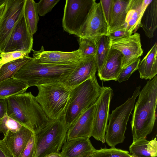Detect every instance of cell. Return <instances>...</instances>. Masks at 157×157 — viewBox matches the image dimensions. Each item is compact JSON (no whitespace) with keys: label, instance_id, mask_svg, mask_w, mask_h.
<instances>
[{"label":"cell","instance_id":"d4e9b609","mask_svg":"<svg viewBox=\"0 0 157 157\" xmlns=\"http://www.w3.org/2000/svg\"><path fill=\"white\" fill-rule=\"evenodd\" d=\"M22 81L14 77L0 82V99L25 92L29 88Z\"/></svg>","mask_w":157,"mask_h":157},{"label":"cell","instance_id":"ffe728a7","mask_svg":"<svg viewBox=\"0 0 157 157\" xmlns=\"http://www.w3.org/2000/svg\"><path fill=\"white\" fill-rule=\"evenodd\" d=\"M34 134L27 128L22 126L17 132H9L2 140L15 157H20L29 141Z\"/></svg>","mask_w":157,"mask_h":157},{"label":"cell","instance_id":"484cf974","mask_svg":"<svg viewBox=\"0 0 157 157\" xmlns=\"http://www.w3.org/2000/svg\"><path fill=\"white\" fill-rule=\"evenodd\" d=\"M24 15L27 25L33 35L37 30L39 20L36 3L34 0H25Z\"/></svg>","mask_w":157,"mask_h":157},{"label":"cell","instance_id":"836d02e7","mask_svg":"<svg viewBox=\"0 0 157 157\" xmlns=\"http://www.w3.org/2000/svg\"><path fill=\"white\" fill-rule=\"evenodd\" d=\"M36 149V136L34 134L29 141L20 157H35Z\"/></svg>","mask_w":157,"mask_h":157},{"label":"cell","instance_id":"ac0fdd59","mask_svg":"<svg viewBox=\"0 0 157 157\" xmlns=\"http://www.w3.org/2000/svg\"><path fill=\"white\" fill-rule=\"evenodd\" d=\"M152 0H129L126 10V29L131 34L140 27L141 20L147 5Z\"/></svg>","mask_w":157,"mask_h":157},{"label":"cell","instance_id":"4316f807","mask_svg":"<svg viewBox=\"0 0 157 157\" xmlns=\"http://www.w3.org/2000/svg\"><path fill=\"white\" fill-rule=\"evenodd\" d=\"M32 58L29 56L3 64L0 68V82L14 77L19 70Z\"/></svg>","mask_w":157,"mask_h":157},{"label":"cell","instance_id":"f35d334b","mask_svg":"<svg viewBox=\"0 0 157 157\" xmlns=\"http://www.w3.org/2000/svg\"><path fill=\"white\" fill-rule=\"evenodd\" d=\"M6 106L5 99H0V124L1 121L6 113Z\"/></svg>","mask_w":157,"mask_h":157},{"label":"cell","instance_id":"9a60e30c","mask_svg":"<svg viewBox=\"0 0 157 157\" xmlns=\"http://www.w3.org/2000/svg\"><path fill=\"white\" fill-rule=\"evenodd\" d=\"M97 66L94 56L84 57L75 69L61 82L72 90L88 79L95 76Z\"/></svg>","mask_w":157,"mask_h":157},{"label":"cell","instance_id":"e575fe53","mask_svg":"<svg viewBox=\"0 0 157 157\" xmlns=\"http://www.w3.org/2000/svg\"><path fill=\"white\" fill-rule=\"evenodd\" d=\"M3 64L20 58L29 56V54L21 51H15L1 54Z\"/></svg>","mask_w":157,"mask_h":157},{"label":"cell","instance_id":"f546056e","mask_svg":"<svg viewBox=\"0 0 157 157\" xmlns=\"http://www.w3.org/2000/svg\"><path fill=\"white\" fill-rule=\"evenodd\" d=\"M23 126L18 122L9 117L6 113L2 119L0 124V132L4 136L9 132H15L19 130Z\"/></svg>","mask_w":157,"mask_h":157},{"label":"cell","instance_id":"5bb4252c","mask_svg":"<svg viewBox=\"0 0 157 157\" xmlns=\"http://www.w3.org/2000/svg\"><path fill=\"white\" fill-rule=\"evenodd\" d=\"M33 36L23 15L13 29L3 53L21 51L29 54L33 49Z\"/></svg>","mask_w":157,"mask_h":157},{"label":"cell","instance_id":"7402d4cb","mask_svg":"<svg viewBox=\"0 0 157 157\" xmlns=\"http://www.w3.org/2000/svg\"><path fill=\"white\" fill-rule=\"evenodd\" d=\"M157 44L155 43L138 66L140 78L146 80L152 79L157 74Z\"/></svg>","mask_w":157,"mask_h":157},{"label":"cell","instance_id":"3957f363","mask_svg":"<svg viewBox=\"0 0 157 157\" xmlns=\"http://www.w3.org/2000/svg\"><path fill=\"white\" fill-rule=\"evenodd\" d=\"M76 66L39 63L32 57L14 77L25 83L29 87L47 83L62 82Z\"/></svg>","mask_w":157,"mask_h":157},{"label":"cell","instance_id":"8992f818","mask_svg":"<svg viewBox=\"0 0 157 157\" xmlns=\"http://www.w3.org/2000/svg\"><path fill=\"white\" fill-rule=\"evenodd\" d=\"M70 125L64 117L50 120L47 125L35 134L36 149L35 157H44L53 153H59L67 139Z\"/></svg>","mask_w":157,"mask_h":157},{"label":"cell","instance_id":"4dcf8cb0","mask_svg":"<svg viewBox=\"0 0 157 157\" xmlns=\"http://www.w3.org/2000/svg\"><path fill=\"white\" fill-rule=\"evenodd\" d=\"M79 48L83 57L95 56L96 50V44L93 41L88 39L78 38V40Z\"/></svg>","mask_w":157,"mask_h":157},{"label":"cell","instance_id":"603a6c76","mask_svg":"<svg viewBox=\"0 0 157 157\" xmlns=\"http://www.w3.org/2000/svg\"><path fill=\"white\" fill-rule=\"evenodd\" d=\"M140 27L149 38L153 37L157 27V0H152L147 6L141 20Z\"/></svg>","mask_w":157,"mask_h":157},{"label":"cell","instance_id":"83f0119b","mask_svg":"<svg viewBox=\"0 0 157 157\" xmlns=\"http://www.w3.org/2000/svg\"><path fill=\"white\" fill-rule=\"evenodd\" d=\"M110 40L107 36L100 37L96 42V50L95 57L99 72L103 67L110 48Z\"/></svg>","mask_w":157,"mask_h":157},{"label":"cell","instance_id":"6da1fadb","mask_svg":"<svg viewBox=\"0 0 157 157\" xmlns=\"http://www.w3.org/2000/svg\"><path fill=\"white\" fill-rule=\"evenodd\" d=\"M138 96L130 122L133 142L146 138L154 127L157 104L156 75L147 82Z\"/></svg>","mask_w":157,"mask_h":157},{"label":"cell","instance_id":"30bf717a","mask_svg":"<svg viewBox=\"0 0 157 157\" xmlns=\"http://www.w3.org/2000/svg\"><path fill=\"white\" fill-rule=\"evenodd\" d=\"M108 33V26L100 3H97L95 0H93L86 21L77 36L88 39L95 44L100 37L103 36H107Z\"/></svg>","mask_w":157,"mask_h":157},{"label":"cell","instance_id":"1f68e13d","mask_svg":"<svg viewBox=\"0 0 157 157\" xmlns=\"http://www.w3.org/2000/svg\"><path fill=\"white\" fill-rule=\"evenodd\" d=\"M140 61L139 57L125 67L123 68L117 78V81L121 83L127 80L132 74L138 70V66Z\"/></svg>","mask_w":157,"mask_h":157},{"label":"cell","instance_id":"5b68a950","mask_svg":"<svg viewBox=\"0 0 157 157\" xmlns=\"http://www.w3.org/2000/svg\"><path fill=\"white\" fill-rule=\"evenodd\" d=\"M37 102L50 120L64 117L71 98V90L60 82L41 85L37 86Z\"/></svg>","mask_w":157,"mask_h":157},{"label":"cell","instance_id":"52a82bcc","mask_svg":"<svg viewBox=\"0 0 157 157\" xmlns=\"http://www.w3.org/2000/svg\"><path fill=\"white\" fill-rule=\"evenodd\" d=\"M140 86L137 87L132 97L113 110L109 115V122L105 138V142L111 147H115L117 144L124 142L127 123L134 109L136 99L140 93Z\"/></svg>","mask_w":157,"mask_h":157},{"label":"cell","instance_id":"44dd1931","mask_svg":"<svg viewBox=\"0 0 157 157\" xmlns=\"http://www.w3.org/2000/svg\"><path fill=\"white\" fill-rule=\"evenodd\" d=\"M129 0H112L108 33L125 28L126 10Z\"/></svg>","mask_w":157,"mask_h":157},{"label":"cell","instance_id":"2e32d148","mask_svg":"<svg viewBox=\"0 0 157 157\" xmlns=\"http://www.w3.org/2000/svg\"><path fill=\"white\" fill-rule=\"evenodd\" d=\"M96 104L95 103L83 112L69 127L67 139L90 138L92 136Z\"/></svg>","mask_w":157,"mask_h":157},{"label":"cell","instance_id":"9c48e42d","mask_svg":"<svg viewBox=\"0 0 157 157\" xmlns=\"http://www.w3.org/2000/svg\"><path fill=\"white\" fill-rule=\"evenodd\" d=\"M25 0H6L0 19V53H3L11 34L24 15Z\"/></svg>","mask_w":157,"mask_h":157},{"label":"cell","instance_id":"d6a6232c","mask_svg":"<svg viewBox=\"0 0 157 157\" xmlns=\"http://www.w3.org/2000/svg\"><path fill=\"white\" fill-rule=\"evenodd\" d=\"M59 0H41L36 3L38 15L44 16L50 12Z\"/></svg>","mask_w":157,"mask_h":157},{"label":"cell","instance_id":"7a4b0ae2","mask_svg":"<svg viewBox=\"0 0 157 157\" xmlns=\"http://www.w3.org/2000/svg\"><path fill=\"white\" fill-rule=\"evenodd\" d=\"M5 101L7 115L35 134L50 120L30 92L12 96Z\"/></svg>","mask_w":157,"mask_h":157},{"label":"cell","instance_id":"cb8c5ba5","mask_svg":"<svg viewBox=\"0 0 157 157\" xmlns=\"http://www.w3.org/2000/svg\"><path fill=\"white\" fill-rule=\"evenodd\" d=\"M129 150L132 157H157L156 138L150 141L143 138L132 142Z\"/></svg>","mask_w":157,"mask_h":157},{"label":"cell","instance_id":"74e56055","mask_svg":"<svg viewBox=\"0 0 157 157\" xmlns=\"http://www.w3.org/2000/svg\"><path fill=\"white\" fill-rule=\"evenodd\" d=\"M0 157H15L2 140H0Z\"/></svg>","mask_w":157,"mask_h":157},{"label":"cell","instance_id":"60d3db41","mask_svg":"<svg viewBox=\"0 0 157 157\" xmlns=\"http://www.w3.org/2000/svg\"><path fill=\"white\" fill-rule=\"evenodd\" d=\"M44 157H62L59 153H53Z\"/></svg>","mask_w":157,"mask_h":157},{"label":"cell","instance_id":"d590c367","mask_svg":"<svg viewBox=\"0 0 157 157\" xmlns=\"http://www.w3.org/2000/svg\"><path fill=\"white\" fill-rule=\"evenodd\" d=\"M100 2L104 16L108 26L110 21L112 0H101Z\"/></svg>","mask_w":157,"mask_h":157},{"label":"cell","instance_id":"8d00e7d4","mask_svg":"<svg viewBox=\"0 0 157 157\" xmlns=\"http://www.w3.org/2000/svg\"><path fill=\"white\" fill-rule=\"evenodd\" d=\"M125 28L109 33L107 36L109 40H113L120 39L131 35Z\"/></svg>","mask_w":157,"mask_h":157},{"label":"cell","instance_id":"b9f144b4","mask_svg":"<svg viewBox=\"0 0 157 157\" xmlns=\"http://www.w3.org/2000/svg\"><path fill=\"white\" fill-rule=\"evenodd\" d=\"M6 0H0V6L4 4Z\"/></svg>","mask_w":157,"mask_h":157},{"label":"cell","instance_id":"8fae6325","mask_svg":"<svg viewBox=\"0 0 157 157\" xmlns=\"http://www.w3.org/2000/svg\"><path fill=\"white\" fill-rule=\"evenodd\" d=\"M113 95L112 89L105 86L95 103V111L92 136L103 143L105 142V135L108 121L110 102Z\"/></svg>","mask_w":157,"mask_h":157},{"label":"cell","instance_id":"277c9868","mask_svg":"<svg viewBox=\"0 0 157 157\" xmlns=\"http://www.w3.org/2000/svg\"><path fill=\"white\" fill-rule=\"evenodd\" d=\"M104 87L99 85L95 75L72 89L69 103L64 116L66 122L70 126L94 104Z\"/></svg>","mask_w":157,"mask_h":157},{"label":"cell","instance_id":"e0dca14e","mask_svg":"<svg viewBox=\"0 0 157 157\" xmlns=\"http://www.w3.org/2000/svg\"><path fill=\"white\" fill-rule=\"evenodd\" d=\"M95 149L89 138L66 140L60 154L62 157H90Z\"/></svg>","mask_w":157,"mask_h":157},{"label":"cell","instance_id":"4fadbf2b","mask_svg":"<svg viewBox=\"0 0 157 157\" xmlns=\"http://www.w3.org/2000/svg\"><path fill=\"white\" fill-rule=\"evenodd\" d=\"M109 45L111 48L122 54V68L140 57L143 53L140 35L137 33L117 40H110Z\"/></svg>","mask_w":157,"mask_h":157},{"label":"cell","instance_id":"ee69618b","mask_svg":"<svg viewBox=\"0 0 157 157\" xmlns=\"http://www.w3.org/2000/svg\"><path fill=\"white\" fill-rule=\"evenodd\" d=\"M1 57V53H0V58Z\"/></svg>","mask_w":157,"mask_h":157},{"label":"cell","instance_id":"7c38bea8","mask_svg":"<svg viewBox=\"0 0 157 157\" xmlns=\"http://www.w3.org/2000/svg\"><path fill=\"white\" fill-rule=\"evenodd\" d=\"M32 51L33 58L37 62L45 64L77 66L84 57L79 49L69 52L46 51L42 46L39 51Z\"/></svg>","mask_w":157,"mask_h":157},{"label":"cell","instance_id":"ab89813d","mask_svg":"<svg viewBox=\"0 0 157 157\" xmlns=\"http://www.w3.org/2000/svg\"><path fill=\"white\" fill-rule=\"evenodd\" d=\"M5 2L0 6V19L2 16L5 10Z\"/></svg>","mask_w":157,"mask_h":157},{"label":"cell","instance_id":"d6986e66","mask_svg":"<svg viewBox=\"0 0 157 157\" xmlns=\"http://www.w3.org/2000/svg\"><path fill=\"white\" fill-rule=\"evenodd\" d=\"M123 55L118 51L110 48L105 62L101 71L98 72L100 80L104 81H117L122 70Z\"/></svg>","mask_w":157,"mask_h":157},{"label":"cell","instance_id":"ba28073f","mask_svg":"<svg viewBox=\"0 0 157 157\" xmlns=\"http://www.w3.org/2000/svg\"><path fill=\"white\" fill-rule=\"evenodd\" d=\"M93 0H67L62 20L64 31L77 36L85 22Z\"/></svg>","mask_w":157,"mask_h":157},{"label":"cell","instance_id":"f1b7e54d","mask_svg":"<svg viewBox=\"0 0 157 157\" xmlns=\"http://www.w3.org/2000/svg\"><path fill=\"white\" fill-rule=\"evenodd\" d=\"M90 157H132L128 151L116 148H101L95 150Z\"/></svg>","mask_w":157,"mask_h":157},{"label":"cell","instance_id":"7bdbcfd3","mask_svg":"<svg viewBox=\"0 0 157 157\" xmlns=\"http://www.w3.org/2000/svg\"><path fill=\"white\" fill-rule=\"evenodd\" d=\"M2 65L3 63L2 62V59L1 58H0V68Z\"/></svg>","mask_w":157,"mask_h":157}]
</instances>
